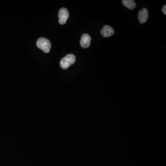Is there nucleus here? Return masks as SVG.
Returning <instances> with one entry per match:
<instances>
[{"label": "nucleus", "mask_w": 166, "mask_h": 166, "mask_svg": "<svg viewBox=\"0 0 166 166\" xmlns=\"http://www.w3.org/2000/svg\"><path fill=\"white\" fill-rule=\"evenodd\" d=\"M76 61L75 55L73 54H68L61 59L60 66L63 69H67L73 64Z\"/></svg>", "instance_id": "nucleus-1"}, {"label": "nucleus", "mask_w": 166, "mask_h": 166, "mask_svg": "<svg viewBox=\"0 0 166 166\" xmlns=\"http://www.w3.org/2000/svg\"><path fill=\"white\" fill-rule=\"evenodd\" d=\"M37 47L42 50L44 52L48 53L50 52L51 47L50 42L48 39L44 37L39 38L37 42Z\"/></svg>", "instance_id": "nucleus-2"}, {"label": "nucleus", "mask_w": 166, "mask_h": 166, "mask_svg": "<svg viewBox=\"0 0 166 166\" xmlns=\"http://www.w3.org/2000/svg\"><path fill=\"white\" fill-rule=\"evenodd\" d=\"M59 22L60 24H64L66 23L69 14L67 9L65 8H62L59 12Z\"/></svg>", "instance_id": "nucleus-3"}, {"label": "nucleus", "mask_w": 166, "mask_h": 166, "mask_svg": "<svg viewBox=\"0 0 166 166\" xmlns=\"http://www.w3.org/2000/svg\"><path fill=\"white\" fill-rule=\"evenodd\" d=\"M91 40V37L90 36V35L88 34H83L81 38V46L84 49L88 48L90 46Z\"/></svg>", "instance_id": "nucleus-4"}, {"label": "nucleus", "mask_w": 166, "mask_h": 166, "mask_svg": "<svg viewBox=\"0 0 166 166\" xmlns=\"http://www.w3.org/2000/svg\"><path fill=\"white\" fill-rule=\"evenodd\" d=\"M149 17V13L146 8L142 9L139 11L138 15V18L139 22L141 24H144L146 22Z\"/></svg>", "instance_id": "nucleus-5"}, {"label": "nucleus", "mask_w": 166, "mask_h": 166, "mask_svg": "<svg viewBox=\"0 0 166 166\" xmlns=\"http://www.w3.org/2000/svg\"><path fill=\"white\" fill-rule=\"evenodd\" d=\"M101 33L104 37H108L113 36L115 33V31L112 27L109 25H105L101 30Z\"/></svg>", "instance_id": "nucleus-6"}, {"label": "nucleus", "mask_w": 166, "mask_h": 166, "mask_svg": "<svg viewBox=\"0 0 166 166\" xmlns=\"http://www.w3.org/2000/svg\"><path fill=\"white\" fill-rule=\"evenodd\" d=\"M122 3L124 6L130 10H132L136 7V3L133 0H123Z\"/></svg>", "instance_id": "nucleus-7"}, {"label": "nucleus", "mask_w": 166, "mask_h": 166, "mask_svg": "<svg viewBox=\"0 0 166 166\" xmlns=\"http://www.w3.org/2000/svg\"><path fill=\"white\" fill-rule=\"evenodd\" d=\"M162 12L165 15H166V5H164L162 8Z\"/></svg>", "instance_id": "nucleus-8"}]
</instances>
